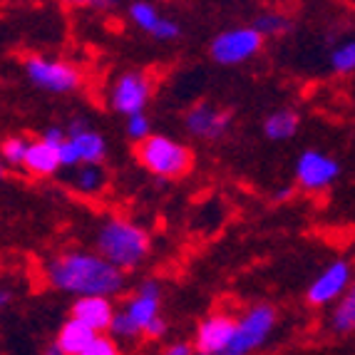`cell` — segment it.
<instances>
[{"instance_id":"1","label":"cell","mask_w":355,"mask_h":355,"mask_svg":"<svg viewBox=\"0 0 355 355\" xmlns=\"http://www.w3.org/2000/svg\"><path fill=\"white\" fill-rule=\"evenodd\" d=\"M42 279L53 291L72 298H114L127 288V273L87 249H67L50 256L42 266Z\"/></svg>"},{"instance_id":"2","label":"cell","mask_w":355,"mask_h":355,"mask_svg":"<svg viewBox=\"0 0 355 355\" xmlns=\"http://www.w3.org/2000/svg\"><path fill=\"white\" fill-rule=\"evenodd\" d=\"M92 243H95L97 254L105 256L112 266H117L125 273L142 266L144 259L149 256V249H152L147 229L125 219V216L102 219L95 229Z\"/></svg>"},{"instance_id":"3","label":"cell","mask_w":355,"mask_h":355,"mask_svg":"<svg viewBox=\"0 0 355 355\" xmlns=\"http://www.w3.org/2000/svg\"><path fill=\"white\" fill-rule=\"evenodd\" d=\"M137 159L157 179H182L194 166V154L184 142L166 135H152L137 144Z\"/></svg>"},{"instance_id":"4","label":"cell","mask_w":355,"mask_h":355,"mask_svg":"<svg viewBox=\"0 0 355 355\" xmlns=\"http://www.w3.org/2000/svg\"><path fill=\"white\" fill-rule=\"evenodd\" d=\"M23 72L33 87L50 92V95H72L83 87V72L67 60L28 55L23 60Z\"/></svg>"},{"instance_id":"5","label":"cell","mask_w":355,"mask_h":355,"mask_svg":"<svg viewBox=\"0 0 355 355\" xmlns=\"http://www.w3.org/2000/svg\"><path fill=\"white\" fill-rule=\"evenodd\" d=\"M279 313L271 303H254L239 315L236 333L224 355H251L268 343L273 328H276Z\"/></svg>"},{"instance_id":"6","label":"cell","mask_w":355,"mask_h":355,"mask_svg":"<svg viewBox=\"0 0 355 355\" xmlns=\"http://www.w3.org/2000/svg\"><path fill=\"white\" fill-rule=\"evenodd\" d=\"M261 48H263V37L254 25H236L214 35V40L209 42V58L216 65L236 67L254 60Z\"/></svg>"},{"instance_id":"7","label":"cell","mask_w":355,"mask_h":355,"mask_svg":"<svg viewBox=\"0 0 355 355\" xmlns=\"http://www.w3.org/2000/svg\"><path fill=\"white\" fill-rule=\"evenodd\" d=\"M152 97V80L144 70H122L107 89V107L125 119L144 114Z\"/></svg>"},{"instance_id":"8","label":"cell","mask_w":355,"mask_h":355,"mask_svg":"<svg viewBox=\"0 0 355 355\" xmlns=\"http://www.w3.org/2000/svg\"><path fill=\"white\" fill-rule=\"evenodd\" d=\"M353 263L348 259H333L323 271L311 281L306 291V301L315 308L338 306L348 296L350 286H353Z\"/></svg>"},{"instance_id":"9","label":"cell","mask_w":355,"mask_h":355,"mask_svg":"<svg viewBox=\"0 0 355 355\" xmlns=\"http://www.w3.org/2000/svg\"><path fill=\"white\" fill-rule=\"evenodd\" d=\"M293 174L301 189L306 191H326L338 177H340V164L336 157H331L323 149H303L298 154Z\"/></svg>"},{"instance_id":"10","label":"cell","mask_w":355,"mask_h":355,"mask_svg":"<svg viewBox=\"0 0 355 355\" xmlns=\"http://www.w3.org/2000/svg\"><path fill=\"white\" fill-rule=\"evenodd\" d=\"M231 127V112L221 110L219 105L211 102H196L184 114V130L194 139L202 142H216L229 132Z\"/></svg>"},{"instance_id":"11","label":"cell","mask_w":355,"mask_h":355,"mask_svg":"<svg viewBox=\"0 0 355 355\" xmlns=\"http://www.w3.org/2000/svg\"><path fill=\"white\" fill-rule=\"evenodd\" d=\"M236 320L239 318L224 311L209 313L204 320H199L194 331V348L207 355H224L236 333Z\"/></svg>"},{"instance_id":"12","label":"cell","mask_w":355,"mask_h":355,"mask_svg":"<svg viewBox=\"0 0 355 355\" xmlns=\"http://www.w3.org/2000/svg\"><path fill=\"white\" fill-rule=\"evenodd\" d=\"M127 15H130V20H132L135 28H139L142 33H147V35L154 37V40L172 42L182 35V25H179L177 20L162 15L159 8H154L152 3H144V0L132 3V6L127 8Z\"/></svg>"},{"instance_id":"13","label":"cell","mask_w":355,"mask_h":355,"mask_svg":"<svg viewBox=\"0 0 355 355\" xmlns=\"http://www.w3.org/2000/svg\"><path fill=\"white\" fill-rule=\"evenodd\" d=\"M127 311L137 326L142 328V333L152 326L154 320L162 315V286L159 281L144 279L142 284L137 286L135 293L127 298V303L122 306Z\"/></svg>"},{"instance_id":"14","label":"cell","mask_w":355,"mask_h":355,"mask_svg":"<svg viewBox=\"0 0 355 355\" xmlns=\"http://www.w3.org/2000/svg\"><path fill=\"white\" fill-rule=\"evenodd\" d=\"M114 315H117V308H114L112 298H102V296L75 298L70 306V318L92 328L97 336H107L110 333Z\"/></svg>"},{"instance_id":"15","label":"cell","mask_w":355,"mask_h":355,"mask_svg":"<svg viewBox=\"0 0 355 355\" xmlns=\"http://www.w3.org/2000/svg\"><path fill=\"white\" fill-rule=\"evenodd\" d=\"M70 142L75 144L83 164H102L107 157V139L102 132L92 130L85 117H75L65 125Z\"/></svg>"},{"instance_id":"16","label":"cell","mask_w":355,"mask_h":355,"mask_svg":"<svg viewBox=\"0 0 355 355\" xmlns=\"http://www.w3.org/2000/svg\"><path fill=\"white\" fill-rule=\"evenodd\" d=\"M25 172L30 177L37 179H50L62 169V162H60V152L58 147L48 144L45 139H33L30 142V152L25 157Z\"/></svg>"},{"instance_id":"17","label":"cell","mask_w":355,"mask_h":355,"mask_svg":"<svg viewBox=\"0 0 355 355\" xmlns=\"http://www.w3.org/2000/svg\"><path fill=\"white\" fill-rule=\"evenodd\" d=\"M95 340H97V333L75 318H67L60 326L58 336H55V343L60 345V350L65 355H83Z\"/></svg>"},{"instance_id":"18","label":"cell","mask_w":355,"mask_h":355,"mask_svg":"<svg viewBox=\"0 0 355 355\" xmlns=\"http://www.w3.org/2000/svg\"><path fill=\"white\" fill-rule=\"evenodd\" d=\"M298 125H301V114L293 107H281L263 119V137L271 142H288L298 132Z\"/></svg>"},{"instance_id":"19","label":"cell","mask_w":355,"mask_h":355,"mask_svg":"<svg viewBox=\"0 0 355 355\" xmlns=\"http://www.w3.org/2000/svg\"><path fill=\"white\" fill-rule=\"evenodd\" d=\"M107 174L102 169V164H80L77 169H72L70 187L83 196H97L105 189Z\"/></svg>"},{"instance_id":"20","label":"cell","mask_w":355,"mask_h":355,"mask_svg":"<svg viewBox=\"0 0 355 355\" xmlns=\"http://www.w3.org/2000/svg\"><path fill=\"white\" fill-rule=\"evenodd\" d=\"M254 28L261 33V37H284L293 30V20L279 10H263L254 18Z\"/></svg>"},{"instance_id":"21","label":"cell","mask_w":355,"mask_h":355,"mask_svg":"<svg viewBox=\"0 0 355 355\" xmlns=\"http://www.w3.org/2000/svg\"><path fill=\"white\" fill-rule=\"evenodd\" d=\"M328 326H331L333 333H340V336L355 331V281H353V286H350L348 296L338 303V306H333Z\"/></svg>"},{"instance_id":"22","label":"cell","mask_w":355,"mask_h":355,"mask_svg":"<svg viewBox=\"0 0 355 355\" xmlns=\"http://www.w3.org/2000/svg\"><path fill=\"white\" fill-rule=\"evenodd\" d=\"M107 336L122 345V343H137V340H139L144 333H142V328L137 326L135 320L127 315L125 308H117V315H114L112 328H110V333H107Z\"/></svg>"},{"instance_id":"23","label":"cell","mask_w":355,"mask_h":355,"mask_svg":"<svg viewBox=\"0 0 355 355\" xmlns=\"http://www.w3.org/2000/svg\"><path fill=\"white\" fill-rule=\"evenodd\" d=\"M30 152V139L20 135L8 137L3 147H0V159H3V166L8 169H18V166H25V157Z\"/></svg>"},{"instance_id":"24","label":"cell","mask_w":355,"mask_h":355,"mask_svg":"<svg viewBox=\"0 0 355 355\" xmlns=\"http://www.w3.org/2000/svg\"><path fill=\"white\" fill-rule=\"evenodd\" d=\"M328 62H331V70L336 75H350V72H355V37L338 42L336 48H333L331 58H328Z\"/></svg>"},{"instance_id":"25","label":"cell","mask_w":355,"mask_h":355,"mask_svg":"<svg viewBox=\"0 0 355 355\" xmlns=\"http://www.w3.org/2000/svg\"><path fill=\"white\" fill-rule=\"evenodd\" d=\"M125 132L132 142L142 144L152 137V122H149L147 114H135V117L125 119Z\"/></svg>"},{"instance_id":"26","label":"cell","mask_w":355,"mask_h":355,"mask_svg":"<svg viewBox=\"0 0 355 355\" xmlns=\"http://www.w3.org/2000/svg\"><path fill=\"white\" fill-rule=\"evenodd\" d=\"M83 355H122V348L110 336H97V340Z\"/></svg>"},{"instance_id":"27","label":"cell","mask_w":355,"mask_h":355,"mask_svg":"<svg viewBox=\"0 0 355 355\" xmlns=\"http://www.w3.org/2000/svg\"><path fill=\"white\" fill-rule=\"evenodd\" d=\"M58 152H60V162H62V169H70L72 172V169H77V166L83 164V159H80V154H77L75 144H72L70 139H67Z\"/></svg>"},{"instance_id":"28","label":"cell","mask_w":355,"mask_h":355,"mask_svg":"<svg viewBox=\"0 0 355 355\" xmlns=\"http://www.w3.org/2000/svg\"><path fill=\"white\" fill-rule=\"evenodd\" d=\"M40 139H45L48 144H53V147L60 149L62 144L67 142V139H70V137H67V130L62 125H50V127H45V130H42Z\"/></svg>"},{"instance_id":"29","label":"cell","mask_w":355,"mask_h":355,"mask_svg":"<svg viewBox=\"0 0 355 355\" xmlns=\"http://www.w3.org/2000/svg\"><path fill=\"white\" fill-rule=\"evenodd\" d=\"M196 348L191 343H187V340H174V343L166 345L164 355H194Z\"/></svg>"},{"instance_id":"30","label":"cell","mask_w":355,"mask_h":355,"mask_svg":"<svg viewBox=\"0 0 355 355\" xmlns=\"http://www.w3.org/2000/svg\"><path fill=\"white\" fill-rule=\"evenodd\" d=\"M166 331H169V326H166V320L159 315V318L154 320L152 326H149L147 331H144V338H164Z\"/></svg>"},{"instance_id":"31","label":"cell","mask_w":355,"mask_h":355,"mask_svg":"<svg viewBox=\"0 0 355 355\" xmlns=\"http://www.w3.org/2000/svg\"><path fill=\"white\" fill-rule=\"evenodd\" d=\"M42 355H65V353H62V350H60V345L53 340V343H48L45 348H42Z\"/></svg>"},{"instance_id":"32","label":"cell","mask_w":355,"mask_h":355,"mask_svg":"<svg viewBox=\"0 0 355 355\" xmlns=\"http://www.w3.org/2000/svg\"><path fill=\"white\" fill-rule=\"evenodd\" d=\"M291 194H293V187H284V189L276 191V196H273V199H276V202H284V199H288Z\"/></svg>"},{"instance_id":"33","label":"cell","mask_w":355,"mask_h":355,"mask_svg":"<svg viewBox=\"0 0 355 355\" xmlns=\"http://www.w3.org/2000/svg\"><path fill=\"white\" fill-rule=\"evenodd\" d=\"M8 303H10V291H8V288H3V291H0V306L6 308Z\"/></svg>"},{"instance_id":"34","label":"cell","mask_w":355,"mask_h":355,"mask_svg":"<svg viewBox=\"0 0 355 355\" xmlns=\"http://www.w3.org/2000/svg\"><path fill=\"white\" fill-rule=\"evenodd\" d=\"M194 355H207V353H199V350H196V353Z\"/></svg>"}]
</instances>
